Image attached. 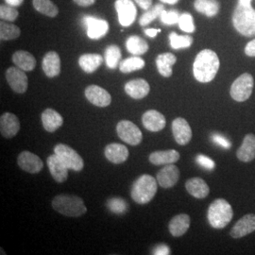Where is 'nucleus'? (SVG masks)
I'll use <instances>...</instances> for the list:
<instances>
[{
  "instance_id": "nucleus-19",
  "label": "nucleus",
  "mask_w": 255,
  "mask_h": 255,
  "mask_svg": "<svg viewBox=\"0 0 255 255\" xmlns=\"http://www.w3.org/2000/svg\"><path fill=\"white\" fill-rule=\"evenodd\" d=\"M142 123L147 130L156 132L162 130L166 124L164 115L156 110H148L142 117Z\"/></svg>"
},
{
  "instance_id": "nucleus-36",
  "label": "nucleus",
  "mask_w": 255,
  "mask_h": 255,
  "mask_svg": "<svg viewBox=\"0 0 255 255\" xmlns=\"http://www.w3.org/2000/svg\"><path fill=\"white\" fill-rule=\"evenodd\" d=\"M20 28L13 24L5 23L2 21L0 23V39L2 41L14 40L20 36Z\"/></svg>"
},
{
  "instance_id": "nucleus-49",
  "label": "nucleus",
  "mask_w": 255,
  "mask_h": 255,
  "mask_svg": "<svg viewBox=\"0 0 255 255\" xmlns=\"http://www.w3.org/2000/svg\"><path fill=\"white\" fill-rule=\"evenodd\" d=\"M161 31V29H155V28H147L145 29V33L147 36L151 37V38H154L157 33H159Z\"/></svg>"
},
{
  "instance_id": "nucleus-11",
  "label": "nucleus",
  "mask_w": 255,
  "mask_h": 255,
  "mask_svg": "<svg viewBox=\"0 0 255 255\" xmlns=\"http://www.w3.org/2000/svg\"><path fill=\"white\" fill-rule=\"evenodd\" d=\"M83 23L86 26L87 36L92 40H99L105 36L109 30V25L107 21L96 18L92 16H85Z\"/></svg>"
},
{
  "instance_id": "nucleus-43",
  "label": "nucleus",
  "mask_w": 255,
  "mask_h": 255,
  "mask_svg": "<svg viewBox=\"0 0 255 255\" xmlns=\"http://www.w3.org/2000/svg\"><path fill=\"white\" fill-rule=\"evenodd\" d=\"M196 160H197L198 164L201 165V166H203V167L206 168V169L212 170V169H214V168L216 167V163H215L211 158L205 156V155H198L197 158H196Z\"/></svg>"
},
{
  "instance_id": "nucleus-24",
  "label": "nucleus",
  "mask_w": 255,
  "mask_h": 255,
  "mask_svg": "<svg viewBox=\"0 0 255 255\" xmlns=\"http://www.w3.org/2000/svg\"><path fill=\"white\" fill-rule=\"evenodd\" d=\"M190 217L186 214H180L175 216L169 221L168 230L174 237H182L190 227Z\"/></svg>"
},
{
  "instance_id": "nucleus-1",
  "label": "nucleus",
  "mask_w": 255,
  "mask_h": 255,
  "mask_svg": "<svg viewBox=\"0 0 255 255\" xmlns=\"http://www.w3.org/2000/svg\"><path fill=\"white\" fill-rule=\"evenodd\" d=\"M218 54L211 49H203L197 55L193 64V74L198 82L207 83L212 82L219 72Z\"/></svg>"
},
{
  "instance_id": "nucleus-33",
  "label": "nucleus",
  "mask_w": 255,
  "mask_h": 255,
  "mask_svg": "<svg viewBox=\"0 0 255 255\" xmlns=\"http://www.w3.org/2000/svg\"><path fill=\"white\" fill-rule=\"evenodd\" d=\"M144 67H145V61L138 56H133V57L125 59L119 64V69L122 73H130L133 71L141 70Z\"/></svg>"
},
{
  "instance_id": "nucleus-22",
  "label": "nucleus",
  "mask_w": 255,
  "mask_h": 255,
  "mask_svg": "<svg viewBox=\"0 0 255 255\" xmlns=\"http://www.w3.org/2000/svg\"><path fill=\"white\" fill-rule=\"evenodd\" d=\"M43 71L47 78H54L61 73V59L60 56L55 51L47 52L42 63Z\"/></svg>"
},
{
  "instance_id": "nucleus-31",
  "label": "nucleus",
  "mask_w": 255,
  "mask_h": 255,
  "mask_svg": "<svg viewBox=\"0 0 255 255\" xmlns=\"http://www.w3.org/2000/svg\"><path fill=\"white\" fill-rule=\"evenodd\" d=\"M126 47L129 53L135 56L145 54L148 50V45L146 41L143 38L136 35L128 38L126 41Z\"/></svg>"
},
{
  "instance_id": "nucleus-16",
  "label": "nucleus",
  "mask_w": 255,
  "mask_h": 255,
  "mask_svg": "<svg viewBox=\"0 0 255 255\" xmlns=\"http://www.w3.org/2000/svg\"><path fill=\"white\" fill-rule=\"evenodd\" d=\"M255 231V215L248 214L239 219L232 229L230 235L235 239L242 238Z\"/></svg>"
},
{
  "instance_id": "nucleus-6",
  "label": "nucleus",
  "mask_w": 255,
  "mask_h": 255,
  "mask_svg": "<svg viewBox=\"0 0 255 255\" xmlns=\"http://www.w3.org/2000/svg\"><path fill=\"white\" fill-rule=\"evenodd\" d=\"M255 86V81L251 74L244 73L239 76L231 86V97L237 101L243 102L251 98Z\"/></svg>"
},
{
  "instance_id": "nucleus-10",
  "label": "nucleus",
  "mask_w": 255,
  "mask_h": 255,
  "mask_svg": "<svg viewBox=\"0 0 255 255\" xmlns=\"http://www.w3.org/2000/svg\"><path fill=\"white\" fill-rule=\"evenodd\" d=\"M6 80L9 87L18 94H24L27 89V77L19 67H9L6 71Z\"/></svg>"
},
{
  "instance_id": "nucleus-15",
  "label": "nucleus",
  "mask_w": 255,
  "mask_h": 255,
  "mask_svg": "<svg viewBox=\"0 0 255 255\" xmlns=\"http://www.w3.org/2000/svg\"><path fill=\"white\" fill-rule=\"evenodd\" d=\"M180 178V170L173 164H166L156 176L158 184L163 188H171L178 182Z\"/></svg>"
},
{
  "instance_id": "nucleus-2",
  "label": "nucleus",
  "mask_w": 255,
  "mask_h": 255,
  "mask_svg": "<svg viewBox=\"0 0 255 255\" xmlns=\"http://www.w3.org/2000/svg\"><path fill=\"white\" fill-rule=\"evenodd\" d=\"M55 211L70 218H78L87 212L82 198L75 195H58L51 202Z\"/></svg>"
},
{
  "instance_id": "nucleus-34",
  "label": "nucleus",
  "mask_w": 255,
  "mask_h": 255,
  "mask_svg": "<svg viewBox=\"0 0 255 255\" xmlns=\"http://www.w3.org/2000/svg\"><path fill=\"white\" fill-rule=\"evenodd\" d=\"M32 4L37 11L49 17H55L59 13V9L50 0H32Z\"/></svg>"
},
{
  "instance_id": "nucleus-5",
  "label": "nucleus",
  "mask_w": 255,
  "mask_h": 255,
  "mask_svg": "<svg viewBox=\"0 0 255 255\" xmlns=\"http://www.w3.org/2000/svg\"><path fill=\"white\" fill-rule=\"evenodd\" d=\"M234 27L241 35L255 36V9L252 6L238 4L233 15Z\"/></svg>"
},
{
  "instance_id": "nucleus-35",
  "label": "nucleus",
  "mask_w": 255,
  "mask_h": 255,
  "mask_svg": "<svg viewBox=\"0 0 255 255\" xmlns=\"http://www.w3.org/2000/svg\"><path fill=\"white\" fill-rule=\"evenodd\" d=\"M121 50L119 46L112 45L106 48L105 61L107 66L111 69H116L121 61Z\"/></svg>"
},
{
  "instance_id": "nucleus-41",
  "label": "nucleus",
  "mask_w": 255,
  "mask_h": 255,
  "mask_svg": "<svg viewBox=\"0 0 255 255\" xmlns=\"http://www.w3.org/2000/svg\"><path fill=\"white\" fill-rule=\"evenodd\" d=\"M18 16V11L12 6H0V17L2 20L13 22Z\"/></svg>"
},
{
  "instance_id": "nucleus-14",
  "label": "nucleus",
  "mask_w": 255,
  "mask_h": 255,
  "mask_svg": "<svg viewBox=\"0 0 255 255\" xmlns=\"http://www.w3.org/2000/svg\"><path fill=\"white\" fill-rule=\"evenodd\" d=\"M172 132L175 141L180 146L187 145L191 140V127L188 122L182 118L174 119L172 122Z\"/></svg>"
},
{
  "instance_id": "nucleus-17",
  "label": "nucleus",
  "mask_w": 255,
  "mask_h": 255,
  "mask_svg": "<svg viewBox=\"0 0 255 255\" xmlns=\"http://www.w3.org/2000/svg\"><path fill=\"white\" fill-rule=\"evenodd\" d=\"M20 130L17 117L11 113H5L0 118V132L4 138H12Z\"/></svg>"
},
{
  "instance_id": "nucleus-50",
  "label": "nucleus",
  "mask_w": 255,
  "mask_h": 255,
  "mask_svg": "<svg viewBox=\"0 0 255 255\" xmlns=\"http://www.w3.org/2000/svg\"><path fill=\"white\" fill-rule=\"evenodd\" d=\"M5 2L9 5V6H12V7H18L20 6L24 0H5Z\"/></svg>"
},
{
  "instance_id": "nucleus-21",
  "label": "nucleus",
  "mask_w": 255,
  "mask_h": 255,
  "mask_svg": "<svg viewBox=\"0 0 255 255\" xmlns=\"http://www.w3.org/2000/svg\"><path fill=\"white\" fill-rule=\"evenodd\" d=\"M104 154L106 159L113 164H119L127 161L128 157V149L126 146L113 143L105 147Z\"/></svg>"
},
{
  "instance_id": "nucleus-12",
  "label": "nucleus",
  "mask_w": 255,
  "mask_h": 255,
  "mask_svg": "<svg viewBox=\"0 0 255 255\" xmlns=\"http://www.w3.org/2000/svg\"><path fill=\"white\" fill-rule=\"evenodd\" d=\"M19 167L27 173H39L43 169V161L36 154L30 151H22L17 158Z\"/></svg>"
},
{
  "instance_id": "nucleus-42",
  "label": "nucleus",
  "mask_w": 255,
  "mask_h": 255,
  "mask_svg": "<svg viewBox=\"0 0 255 255\" xmlns=\"http://www.w3.org/2000/svg\"><path fill=\"white\" fill-rule=\"evenodd\" d=\"M160 18L161 21L165 24V25H174L176 23L179 22V19H180V13L178 10H169V11H166V10H163L161 15H160Z\"/></svg>"
},
{
  "instance_id": "nucleus-38",
  "label": "nucleus",
  "mask_w": 255,
  "mask_h": 255,
  "mask_svg": "<svg viewBox=\"0 0 255 255\" xmlns=\"http://www.w3.org/2000/svg\"><path fill=\"white\" fill-rule=\"evenodd\" d=\"M169 42L173 49L188 48L193 44V38L188 35H178L176 32H171L169 34Z\"/></svg>"
},
{
  "instance_id": "nucleus-28",
  "label": "nucleus",
  "mask_w": 255,
  "mask_h": 255,
  "mask_svg": "<svg viewBox=\"0 0 255 255\" xmlns=\"http://www.w3.org/2000/svg\"><path fill=\"white\" fill-rule=\"evenodd\" d=\"M12 62L20 69L26 71H32L36 66V60L34 56L27 51L18 50L12 55Z\"/></svg>"
},
{
  "instance_id": "nucleus-26",
  "label": "nucleus",
  "mask_w": 255,
  "mask_h": 255,
  "mask_svg": "<svg viewBox=\"0 0 255 255\" xmlns=\"http://www.w3.org/2000/svg\"><path fill=\"white\" fill-rule=\"evenodd\" d=\"M41 119L43 126L48 132H54L64 124L63 117L51 108L45 110L41 116Z\"/></svg>"
},
{
  "instance_id": "nucleus-45",
  "label": "nucleus",
  "mask_w": 255,
  "mask_h": 255,
  "mask_svg": "<svg viewBox=\"0 0 255 255\" xmlns=\"http://www.w3.org/2000/svg\"><path fill=\"white\" fill-rule=\"evenodd\" d=\"M153 255H170V248L165 244H160L156 246L153 250Z\"/></svg>"
},
{
  "instance_id": "nucleus-27",
  "label": "nucleus",
  "mask_w": 255,
  "mask_h": 255,
  "mask_svg": "<svg viewBox=\"0 0 255 255\" xmlns=\"http://www.w3.org/2000/svg\"><path fill=\"white\" fill-rule=\"evenodd\" d=\"M149 162L155 165L175 164L180 159V153L175 149L158 150L154 151L148 157Z\"/></svg>"
},
{
  "instance_id": "nucleus-4",
  "label": "nucleus",
  "mask_w": 255,
  "mask_h": 255,
  "mask_svg": "<svg viewBox=\"0 0 255 255\" xmlns=\"http://www.w3.org/2000/svg\"><path fill=\"white\" fill-rule=\"evenodd\" d=\"M234 211L228 201L218 199L210 204L207 211V219L214 229L225 228L232 221Z\"/></svg>"
},
{
  "instance_id": "nucleus-39",
  "label": "nucleus",
  "mask_w": 255,
  "mask_h": 255,
  "mask_svg": "<svg viewBox=\"0 0 255 255\" xmlns=\"http://www.w3.org/2000/svg\"><path fill=\"white\" fill-rule=\"evenodd\" d=\"M107 206L110 211L115 214H124L128 208L127 202L121 198L110 199L107 201Z\"/></svg>"
},
{
  "instance_id": "nucleus-48",
  "label": "nucleus",
  "mask_w": 255,
  "mask_h": 255,
  "mask_svg": "<svg viewBox=\"0 0 255 255\" xmlns=\"http://www.w3.org/2000/svg\"><path fill=\"white\" fill-rule=\"evenodd\" d=\"M74 2L76 4H78L79 6L88 7V6H91L93 4H95L96 0H74Z\"/></svg>"
},
{
  "instance_id": "nucleus-9",
  "label": "nucleus",
  "mask_w": 255,
  "mask_h": 255,
  "mask_svg": "<svg viewBox=\"0 0 255 255\" xmlns=\"http://www.w3.org/2000/svg\"><path fill=\"white\" fill-rule=\"evenodd\" d=\"M121 26L129 27L136 18L137 9L131 0H117L115 3Z\"/></svg>"
},
{
  "instance_id": "nucleus-47",
  "label": "nucleus",
  "mask_w": 255,
  "mask_h": 255,
  "mask_svg": "<svg viewBox=\"0 0 255 255\" xmlns=\"http://www.w3.org/2000/svg\"><path fill=\"white\" fill-rule=\"evenodd\" d=\"M140 8L143 9H148L152 6V0H134Z\"/></svg>"
},
{
  "instance_id": "nucleus-7",
  "label": "nucleus",
  "mask_w": 255,
  "mask_h": 255,
  "mask_svg": "<svg viewBox=\"0 0 255 255\" xmlns=\"http://www.w3.org/2000/svg\"><path fill=\"white\" fill-rule=\"evenodd\" d=\"M54 153L64 162L69 170L82 171L83 169L84 162L82 156L72 147L64 144H58L54 147Z\"/></svg>"
},
{
  "instance_id": "nucleus-13",
  "label": "nucleus",
  "mask_w": 255,
  "mask_h": 255,
  "mask_svg": "<svg viewBox=\"0 0 255 255\" xmlns=\"http://www.w3.org/2000/svg\"><path fill=\"white\" fill-rule=\"evenodd\" d=\"M85 97L93 105L104 108L109 106L112 97L108 91L98 85H90L85 89Z\"/></svg>"
},
{
  "instance_id": "nucleus-29",
  "label": "nucleus",
  "mask_w": 255,
  "mask_h": 255,
  "mask_svg": "<svg viewBox=\"0 0 255 255\" xmlns=\"http://www.w3.org/2000/svg\"><path fill=\"white\" fill-rule=\"evenodd\" d=\"M177 62V58L172 53H163L156 58V65L159 73L164 78H169L173 71L172 66Z\"/></svg>"
},
{
  "instance_id": "nucleus-32",
  "label": "nucleus",
  "mask_w": 255,
  "mask_h": 255,
  "mask_svg": "<svg viewBox=\"0 0 255 255\" xmlns=\"http://www.w3.org/2000/svg\"><path fill=\"white\" fill-rule=\"evenodd\" d=\"M195 9L208 17L219 13V3L217 0H195Z\"/></svg>"
},
{
  "instance_id": "nucleus-40",
  "label": "nucleus",
  "mask_w": 255,
  "mask_h": 255,
  "mask_svg": "<svg viewBox=\"0 0 255 255\" xmlns=\"http://www.w3.org/2000/svg\"><path fill=\"white\" fill-rule=\"evenodd\" d=\"M178 24H179L180 28L184 32L192 33L196 29L195 25H194V19L192 17L191 14L188 12H184V13H182V15H180Z\"/></svg>"
},
{
  "instance_id": "nucleus-25",
  "label": "nucleus",
  "mask_w": 255,
  "mask_h": 255,
  "mask_svg": "<svg viewBox=\"0 0 255 255\" xmlns=\"http://www.w3.org/2000/svg\"><path fill=\"white\" fill-rule=\"evenodd\" d=\"M185 188L196 199H204L209 195L210 188L208 184L199 177L189 179L185 182Z\"/></svg>"
},
{
  "instance_id": "nucleus-8",
  "label": "nucleus",
  "mask_w": 255,
  "mask_h": 255,
  "mask_svg": "<svg viewBox=\"0 0 255 255\" xmlns=\"http://www.w3.org/2000/svg\"><path fill=\"white\" fill-rule=\"evenodd\" d=\"M117 132L122 141L131 146L139 145L143 139L140 128L128 120H121L118 123Z\"/></svg>"
},
{
  "instance_id": "nucleus-37",
  "label": "nucleus",
  "mask_w": 255,
  "mask_h": 255,
  "mask_svg": "<svg viewBox=\"0 0 255 255\" xmlns=\"http://www.w3.org/2000/svg\"><path fill=\"white\" fill-rule=\"evenodd\" d=\"M164 7L163 4H157L153 7L146 9V12L143 13V15L141 16V18L139 19V24L142 27L147 26L148 24H150L154 19L157 18L158 16L161 15L162 11L164 10Z\"/></svg>"
},
{
  "instance_id": "nucleus-52",
  "label": "nucleus",
  "mask_w": 255,
  "mask_h": 255,
  "mask_svg": "<svg viewBox=\"0 0 255 255\" xmlns=\"http://www.w3.org/2000/svg\"><path fill=\"white\" fill-rule=\"evenodd\" d=\"M161 1H163L164 3H167V4H171V5H173V4H176L179 0H161Z\"/></svg>"
},
{
  "instance_id": "nucleus-18",
  "label": "nucleus",
  "mask_w": 255,
  "mask_h": 255,
  "mask_svg": "<svg viewBox=\"0 0 255 255\" xmlns=\"http://www.w3.org/2000/svg\"><path fill=\"white\" fill-rule=\"evenodd\" d=\"M47 166L51 176L55 181L59 183L64 182L68 178L69 168L64 164V162L57 155H49L46 160Z\"/></svg>"
},
{
  "instance_id": "nucleus-30",
  "label": "nucleus",
  "mask_w": 255,
  "mask_h": 255,
  "mask_svg": "<svg viewBox=\"0 0 255 255\" xmlns=\"http://www.w3.org/2000/svg\"><path fill=\"white\" fill-rule=\"evenodd\" d=\"M103 63V58L100 54L87 53L83 54L79 59V64L82 70L86 73L95 72Z\"/></svg>"
},
{
  "instance_id": "nucleus-20",
  "label": "nucleus",
  "mask_w": 255,
  "mask_h": 255,
  "mask_svg": "<svg viewBox=\"0 0 255 255\" xmlns=\"http://www.w3.org/2000/svg\"><path fill=\"white\" fill-rule=\"evenodd\" d=\"M150 91L148 82L143 79L129 81L125 84V92L134 100H142L146 98Z\"/></svg>"
},
{
  "instance_id": "nucleus-51",
  "label": "nucleus",
  "mask_w": 255,
  "mask_h": 255,
  "mask_svg": "<svg viewBox=\"0 0 255 255\" xmlns=\"http://www.w3.org/2000/svg\"><path fill=\"white\" fill-rule=\"evenodd\" d=\"M239 3L244 5V6H252L251 3H252V0H239Z\"/></svg>"
},
{
  "instance_id": "nucleus-46",
  "label": "nucleus",
  "mask_w": 255,
  "mask_h": 255,
  "mask_svg": "<svg viewBox=\"0 0 255 255\" xmlns=\"http://www.w3.org/2000/svg\"><path fill=\"white\" fill-rule=\"evenodd\" d=\"M245 53L249 57H255V39L252 40L247 44L245 47Z\"/></svg>"
},
{
  "instance_id": "nucleus-23",
  "label": "nucleus",
  "mask_w": 255,
  "mask_h": 255,
  "mask_svg": "<svg viewBox=\"0 0 255 255\" xmlns=\"http://www.w3.org/2000/svg\"><path fill=\"white\" fill-rule=\"evenodd\" d=\"M239 161L249 163L255 159V135L249 133L244 137L243 143L237 152Z\"/></svg>"
},
{
  "instance_id": "nucleus-3",
  "label": "nucleus",
  "mask_w": 255,
  "mask_h": 255,
  "mask_svg": "<svg viewBox=\"0 0 255 255\" xmlns=\"http://www.w3.org/2000/svg\"><path fill=\"white\" fill-rule=\"evenodd\" d=\"M158 182L154 177L144 174L140 176L131 186V199L138 204H146L152 201L157 193Z\"/></svg>"
},
{
  "instance_id": "nucleus-44",
  "label": "nucleus",
  "mask_w": 255,
  "mask_h": 255,
  "mask_svg": "<svg viewBox=\"0 0 255 255\" xmlns=\"http://www.w3.org/2000/svg\"><path fill=\"white\" fill-rule=\"evenodd\" d=\"M213 141L218 144L219 146H222L224 148H230L231 147V142L229 141L227 138H225L219 133H214L213 134Z\"/></svg>"
}]
</instances>
